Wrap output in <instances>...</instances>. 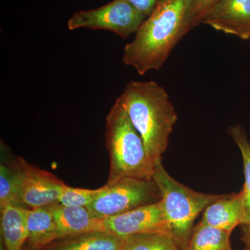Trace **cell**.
I'll return each mask as SVG.
<instances>
[{
  "mask_svg": "<svg viewBox=\"0 0 250 250\" xmlns=\"http://www.w3.org/2000/svg\"><path fill=\"white\" fill-rule=\"evenodd\" d=\"M201 24L248 40L250 39V0H218L206 13Z\"/></svg>",
  "mask_w": 250,
  "mask_h": 250,
  "instance_id": "9c48e42d",
  "label": "cell"
},
{
  "mask_svg": "<svg viewBox=\"0 0 250 250\" xmlns=\"http://www.w3.org/2000/svg\"><path fill=\"white\" fill-rule=\"evenodd\" d=\"M51 206L27 209L29 237L25 250H41L58 238L57 226Z\"/></svg>",
  "mask_w": 250,
  "mask_h": 250,
  "instance_id": "5bb4252c",
  "label": "cell"
},
{
  "mask_svg": "<svg viewBox=\"0 0 250 250\" xmlns=\"http://www.w3.org/2000/svg\"><path fill=\"white\" fill-rule=\"evenodd\" d=\"M123 250H182L167 233H139L123 238Z\"/></svg>",
  "mask_w": 250,
  "mask_h": 250,
  "instance_id": "ac0fdd59",
  "label": "cell"
},
{
  "mask_svg": "<svg viewBox=\"0 0 250 250\" xmlns=\"http://www.w3.org/2000/svg\"><path fill=\"white\" fill-rule=\"evenodd\" d=\"M228 134L239 148L243 158L245 182L241 192L244 205L245 218L243 225H250V143L244 128L240 125L228 128Z\"/></svg>",
  "mask_w": 250,
  "mask_h": 250,
  "instance_id": "2e32d148",
  "label": "cell"
},
{
  "mask_svg": "<svg viewBox=\"0 0 250 250\" xmlns=\"http://www.w3.org/2000/svg\"><path fill=\"white\" fill-rule=\"evenodd\" d=\"M126 1L147 18L152 14L159 0H126Z\"/></svg>",
  "mask_w": 250,
  "mask_h": 250,
  "instance_id": "44dd1931",
  "label": "cell"
},
{
  "mask_svg": "<svg viewBox=\"0 0 250 250\" xmlns=\"http://www.w3.org/2000/svg\"><path fill=\"white\" fill-rule=\"evenodd\" d=\"M20 170V207L29 209L58 204L66 184L54 174L18 157Z\"/></svg>",
  "mask_w": 250,
  "mask_h": 250,
  "instance_id": "52a82bcc",
  "label": "cell"
},
{
  "mask_svg": "<svg viewBox=\"0 0 250 250\" xmlns=\"http://www.w3.org/2000/svg\"><path fill=\"white\" fill-rule=\"evenodd\" d=\"M107 186L97 189L65 187L59 198L58 204L66 207H87L95 202L106 190Z\"/></svg>",
  "mask_w": 250,
  "mask_h": 250,
  "instance_id": "d6986e66",
  "label": "cell"
},
{
  "mask_svg": "<svg viewBox=\"0 0 250 250\" xmlns=\"http://www.w3.org/2000/svg\"><path fill=\"white\" fill-rule=\"evenodd\" d=\"M218 0H192L187 19V32L201 24L206 13Z\"/></svg>",
  "mask_w": 250,
  "mask_h": 250,
  "instance_id": "ffe728a7",
  "label": "cell"
},
{
  "mask_svg": "<svg viewBox=\"0 0 250 250\" xmlns=\"http://www.w3.org/2000/svg\"><path fill=\"white\" fill-rule=\"evenodd\" d=\"M153 162L161 159L178 116L166 88L154 81H132L119 97Z\"/></svg>",
  "mask_w": 250,
  "mask_h": 250,
  "instance_id": "7a4b0ae2",
  "label": "cell"
},
{
  "mask_svg": "<svg viewBox=\"0 0 250 250\" xmlns=\"http://www.w3.org/2000/svg\"><path fill=\"white\" fill-rule=\"evenodd\" d=\"M0 210L1 250H25L29 237L27 208L8 205Z\"/></svg>",
  "mask_w": 250,
  "mask_h": 250,
  "instance_id": "7c38bea8",
  "label": "cell"
},
{
  "mask_svg": "<svg viewBox=\"0 0 250 250\" xmlns=\"http://www.w3.org/2000/svg\"><path fill=\"white\" fill-rule=\"evenodd\" d=\"M57 226L58 238L94 231H106L104 219L99 218L87 207L51 206Z\"/></svg>",
  "mask_w": 250,
  "mask_h": 250,
  "instance_id": "30bf717a",
  "label": "cell"
},
{
  "mask_svg": "<svg viewBox=\"0 0 250 250\" xmlns=\"http://www.w3.org/2000/svg\"><path fill=\"white\" fill-rule=\"evenodd\" d=\"M105 145L110 158L106 184L111 185L125 177L153 179L155 163L148 156L142 138L119 98L106 117Z\"/></svg>",
  "mask_w": 250,
  "mask_h": 250,
  "instance_id": "3957f363",
  "label": "cell"
},
{
  "mask_svg": "<svg viewBox=\"0 0 250 250\" xmlns=\"http://www.w3.org/2000/svg\"><path fill=\"white\" fill-rule=\"evenodd\" d=\"M192 0H159L143 21L134 40L124 48L123 62L140 75L159 70L172 49L188 34L187 19Z\"/></svg>",
  "mask_w": 250,
  "mask_h": 250,
  "instance_id": "6da1fadb",
  "label": "cell"
},
{
  "mask_svg": "<svg viewBox=\"0 0 250 250\" xmlns=\"http://www.w3.org/2000/svg\"><path fill=\"white\" fill-rule=\"evenodd\" d=\"M241 240L244 244L243 250H250V225H241Z\"/></svg>",
  "mask_w": 250,
  "mask_h": 250,
  "instance_id": "7402d4cb",
  "label": "cell"
},
{
  "mask_svg": "<svg viewBox=\"0 0 250 250\" xmlns=\"http://www.w3.org/2000/svg\"><path fill=\"white\" fill-rule=\"evenodd\" d=\"M146 19L126 0H113L101 7L75 13L69 19L67 27L70 30L86 28L110 31L126 39L136 33Z\"/></svg>",
  "mask_w": 250,
  "mask_h": 250,
  "instance_id": "8992f818",
  "label": "cell"
},
{
  "mask_svg": "<svg viewBox=\"0 0 250 250\" xmlns=\"http://www.w3.org/2000/svg\"><path fill=\"white\" fill-rule=\"evenodd\" d=\"M123 238L106 231L64 237L39 250H123Z\"/></svg>",
  "mask_w": 250,
  "mask_h": 250,
  "instance_id": "4fadbf2b",
  "label": "cell"
},
{
  "mask_svg": "<svg viewBox=\"0 0 250 250\" xmlns=\"http://www.w3.org/2000/svg\"><path fill=\"white\" fill-rule=\"evenodd\" d=\"M153 179L161 191L170 235L185 250L198 215L223 195L202 193L179 183L166 171L161 159L154 164Z\"/></svg>",
  "mask_w": 250,
  "mask_h": 250,
  "instance_id": "277c9868",
  "label": "cell"
},
{
  "mask_svg": "<svg viewBox=\"0 0 250 250\" xmlns=\"http://www.w3.org/2000/svg\"><path fill=\"white\" fill-rule=\"evenodd\" d=\"M105 191L87 207L95 217L105 219L161 201L154 179L125 177L107 185Z\"/></svg>",
  "mask_w": 250,
  "mask_h": 250,
  "instance_id": "5b68a950",
  "label": "cell"
},
{
  "mask_svg": "<svg viewBox=\"0 0 250 250\" xmlns=\"http://www.w3.org/2000/svg\"><path fill=\"white\" fill-rule=\"evenodd\" d=\"M231 234L200 221L194 226L185 250H233Z\"/></svg>",
  "mask_w": 250,
  "mask_h": 250,
  "instance_id": "9a60e30c",
  "label": "cell"
},
{
  "mask_svg": "<svg viewBox=\"0 0 250 250\" xmlns=\"http://www.w3.org/2000/svg\"><path fill=\"white\" fill-rule=\"evenodd\" d=\"M104 222L107 232L122 238L145 233L161 232L170 235L161 201L104 219Z\"/></svg>",
  "mask_w": 250,
  "mask_h": 250,
  "instance_id": "ba28073f",
  "label": "cell"
},
{
  "mask_svg": "<svg viewBox=\"0 0 250 250\" xmlns=\"http://www.w3.org/2000/svg\"><path fill=\"white\" fill-rule=\"evenodd\" d=\"M244 205L241 192L226 194L208 205L203 212L200 221L224 231L232 233L238 225L243 224Z\"/></svg>",
  "mask_w": 250,
  "mask_h": 250,
  "instance_id": "8fae6325",
  "label": "cell"
},
{
  "mask_svg": "<svg viewBox=\"0 0 250 250\" xmlns=\"http://www.w3.org/2000/svg\"></svg>",
  "mask_w": 250,
  "mask_h": 250,
  "instance_id": "603a6c76",
  "label": "cell"
},
{
  "mask_svg": "<svg viewBox=\"0 0 250 250\" xmlns=\"http://www.w3.org/2000/svg\"><path fill=\"white\" fill-rule=\"evenodd\" d=\"M20 170L18 158L0 165V209L8 205L19 206Z\"/></svg>",
  "mask_w": 250,
  "mask_h": 250,
  "instance_id": "e0dca14e",
  "label": "cell"
}]
</instances>
